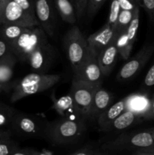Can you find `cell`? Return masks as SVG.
I'll list each match as a JSON object with an SVG mask.
<instances>
[{"mask_svg": "<svg viewBox=\"0 0 154 155\" xmlns=\"http://www.w3.org/2000/svg\"><path fill=\"white\" fill-rule=\"evenodd\" d=\"M116 33L115 27L106 23L100 30L90 35L87 40L91 52L98 55L114 39Z\"/></svg>", "mask_w": 154, "mask_h": 155, "instance_id": "13", "label": "cell"}, {"mask_svg": "<svg viewBox=\"0 0 154 155\" xmlns=\"http://www.w3.org/2000/svg\"><path fill=\"white\" fill-rule=\"evenodd\" d=\"M70 154L72 155H104L101 147L98 148V146L92 144L84 145L73 152H71Z\"/></svg>", "mask_w": 154, "mask_h": 155, "instance_id": "26", "label": "cell"}, {"mask_svg": "<svg viewBox=\"0 0 154 155\" xmlns=\"http://www.w3.org/2000/svg\"><path fill=\"white\" fill-rule=\"evenodd\" d=\"M134 12H135V10L130 11L121 9L117 22H116V26H115L116 32H120L122 30H125L128 27L133 17H134Z\"/></svg>", "mask_w": 154, "mask_h": 155, "instance_id": "24", "label": "cell"}, {"mask_svg": "<svg viewBox=\"0 0 154 155\" xmlns=\"http://www.w3.org/2000/svg\"><path fill=\"white\" fill-rule=\"evenodd\" d=\"M51 98L53 102L52 108L60 115V117L86 122V120L78 110L69 94L59 98L55 96H52Z\"/></svg>", "mask_w": 154, "mask_h": 155, "instance_id": "14", "label": "cell"}, {"mask_svg": "<svg viewBox=\"0 0 154 155\" xmlns=\"http://www.w3.org/2000/svg\"><path fill=\"white\" fill-rule=\"evenodd\" d=\"M7 1H9V0H6V2H7Z\"/></svg>", "mask_w": 154, "mask_h": 155, "instance_id": "42", "label": "cell"}, {"mask_svg": "<svg viewBox=\"0 0 154 155\" xmlns=\"http://www.w3.org/2000/svg\"><path fill=\"white\" fill-rule=\"evenodd\" d=\"M133 155H154V145L146 148H141L131 153Z\"/></svg>", "mask_w": 154, "mask_h": 155, "instance_id": "35", "label": "cell"}, {"mask_svg": "<svg viewBox=\"0 0 154 155\" xmlns=\"http://www.w3.org/2000/svg\"><path fill=\"white\" fill-rule=\"evenodd\" d=\"M48 124L49 122L40 117L16 111L10 127L22 138L37 139L45 138Z\"/></svg>", "mask_w": 154, "mask_h": 155, "instance_id": "5", "label": "cell"}, {"mask_svg": "<svg viewBox=\"0 0 154 155\" xmlns=\"http://www.w3.org/2000/svg\"><path fill=\"white\" fill-rule=\"evenodd\" d=\"M144 85L147 87L154 86V63L148 71L144 79Z\"/></svg>", "mask_w": 154, "mask_h": 155, "instance_id": "33", "label": "cell"}, {"mask_svg": "<svg viewBox=\"0 0 154 155\" xmlns=\"http://www.w3.org/2000/svg\"><path fill=\"white\" fill-rule=\"evenodd\" d=\"M15 113L16 110L14 109L0 103V130H2V127L11 126Z\"/></svg>", "mask_w": 154, "mask_h": 155, "instance_id": "25", "label": "cell"}, {"mask_svg": "<svg viewBox=\"0 0 154 155\" xmlns=\"http://www.w3.org/2000/svg\"><path fill=\"white\" fill-rule=\"evenodd\" d=\"M140 2L149 15L151 21H154V0H140Z\"/></svg>", "mask_w": 154, "mask_h": 155, "instance_id": "31", "label": "cell"}, {"mask_svg": "<svg viewBox=\"0 0 154 155\" xmlns=\"http://www.w3.org/2000/svg\"><path fill=\"white\" fill-rule=\"evenodd\" d=\"M11 52L10 44L0 36V59Z\"/></svg>", "mask_w": 154, "mask_h": 155, "instance_id": "32", "label": "cell"}, {"mask_svg": "<svg viewBox=\"0 0 154 155\" xmlns=\"http://www.w3.org/2000/svg\"><path fill=\"white\" fill-rule=\"evenodd\" d=\"M28 15H30L34 19L37 20L35 11L34 0H14ZM38 21V20H37Z\"/></svg>", "mask_w": 154, "mask_h": 155, "instance_id": "28", "label": "cell"}, {"mask_svg": "<svg viewBox=\"0 0 154 155\" xmlns=\"http://www.w3.org/2000/svg\"><path fill=\"white\" fill-rule=\"evenodd\" d=\"M154 52V42L146 43L140 51L122 66L117 74V79L121 81L134 77L143 68Z\"/></svg>", "mask_w": 154, "mask_h": 155, "instance_id": "9", "label": "cell"}, {"mask_svg": "<svg viewBox=\"0 0 154 155\" xmlns=\"http://www.w3.org/2000/svg\"><path fill=\"white\" fill-rule=\"evenodd\" d=\"M57 12L60 18L68 24L76 22L77 17L73 3L70 0H54Z\"/></svg>", "mask_w": 154, "mask_h": 155, "instance_id": "20", "label": "cell"}, {"mask_svg": "<svg viewBox=\"0 0 154 155\" xmlns=\"http://www.w3.org/2000/svg\"><path fill=\"white\" fill-rule=\"evenodd\" d=\"M115 38V37H114ZM118 49L115 39L98 54V59L104 76L110 74L116 61Z\"/></svg>", "mask_w": 154, "mask_h": 155, "instance_id": "17", "label": "cell"}, {"mask_svg": "<svg viewBox=\"0 0 154 155\" xmlns=\"http://www.w3.org/2000/svg\"><path fill=\"white\" fill-rule=\"evenodd\" d=\"M70 1H71V2H72V1H73V0H70Z\"/></svg>", "mask_w": 154, "mask_h": 155, "instance_id": "41", "label": "cell"}, {"mask_svg": "<svg viewBox=\"0 0 154 155\" xmlns=\"http://www.w3.org/2000/svg\"><path fill=\"white\" fill-rule=\"evenodd\" d=\"M2 92V90H1V89H0V92Z\"/></svg>", "mask_w": 154, "mask_h": 155, "instance_id": "40", "label": "cell"}, {"mask_svg": "<svg viewBox=\"0 0 154 155\" xmlns=\"http://www.w3.org/2000/svg\"><path fill=\"white\" fill-rule=\"evenodd\" d=\"M142 117L145 119H154V95L152 98L149 100V104L147 110L144 112Z\"/></svg>", "mask_w": 154, "mask_h": 155, "instance_id": "34", "label": "cell"}, {"mask_svg": "<svg viewBox=\"0 0 154 155\" xmlns=\"http://www.w3.org/2000/svg\"><path fill=\"white\" fill-rule=\"evenodd\" d=\"M101 85H95L72 80L69 95L75 106L86 121L88 120L89 111L97 89Z\"/></svg>", "mask_w": 154, "mask_h": 155, "instance_id": "7", "label": "cell"}, {"mask_svg": "<svg viewBox=\"0 0 154 155\" xmlns=\"http://www.w3.org/2000/svg\"><path fill=\"white\" fill-rule=\"evenodd\" d=\"M154 140L151 132L124 133L114 140L101 146L104 155L130 154L141 148L153 146Z\"/></svg>", "mask_w": 154, "mask_h": 155, "instance_id": "3", "label": "cell"}, {"mask_svg": "<svg viewBox=\"0 0 154 155\" xmlns=\"http://www.w3.org/2000/svg\"><path fill=\"white\" fill-rule=\"evenodd\" d=\"M55 58V49L48 41L38 47L30 54L27 63L36 73L44 74L52 66Z\"/></svg>", "mask_w": 154, "mask_h": 155, "instance_id": "12", "label": "cell"}, {"mask_svg": "<svg viewBox=\"0 0 154 155\" xmlns=\"http://www.w3.org/2000/svg\"><path fill=\"white\" fill-rule=\"evenodd\" d=\"M151 133H152V138H153V140H154V129L152 130V131H150Z\"/></svg>", "mask_w": 154, "mask_h": 155, "instance_id": "38", "label": "cell"}, {"mask_svg": "<svg viewBox=\"0 0 154 155\" xmlns=\"http://www.w3.org/2000/svg\"><path fill=\"white\" fill-rule=\"evenodd\" d=\"M18 58L13 53H9L0 59V89L8 91L12 87L11 79L13 70Z\"/></svg>", "mask_w": 154, "mask_h": 155, "instance_id": "16", "label": "cell"}, {"mask_svg": "<svg viewBox=\"0 0 154 155\" xmlns=\"http://www.w3.org/2000/svg\"><path fill=\"white\" fill-rule=\"evenodd\" d=\"M2 22L26 27H40L39 21L28 15L14 0H9L5 2L2 12Z\"/></svg>", "mask_w": 154, "mask_h": 155, "instance_id": "10", "label": "cell"}, {"mask_svg": "<svg viewBox=\"0 0 154 155\" xmlns=\"http://www.w3.org/2000/svg\"><path fill=\"white\" fill-rule=\"evenodd\" d=\"M86 131L85 122L60 117L49 123L45 138L53 145L66 146L78 142Z\"/></svg>", "mask_w": 154, "mask_h": 155, "instance_id": "1", "label": "cell"}, {"mask_svg": "<svg viewBox=\"0 0 154 155\" xmlns=\"http://www.w3.org/2000/svg\"><path fill=\"white\" fill-rule=\"evenodd\" d=\"M113 96L110 92L101 88L97 89L94 95L88 115V120H97L98 117L108 108L113 102Z\"/></svg>", "mask_w": 154, "mask_h": 155, "instance_id": "15", "label": "cell"}, {"mask_svg": "<svg viewBox=\"0 0 154 155\" xmlns=\"http://www.w3.org/2000/svg\"><path fill=\"white\" fill-rule=\"evenodd\" d=\"M89 0H73L74 8L76 14L77 20H80L83 16L85 13L87 12L88 5Z\"/></svg>", "mask_w": 154, "mask_h": 155, "instance_id": "29", "label": "cell"}, {"mask_svg": "<svg viewBox=\"0 0 154 155\" xmlns=\"http://www.w3.org/2000/svg\"><path fill=\"white\" fill-rule=\"evenodd\" d=\"M27 28V27L17 24H2L0 26V36L5 39L11 45Z\"/></svg>", "mask_w": 154, "mask_h": 155, "instance_id": "22", "label": "cell"}, {"mask_svg": "<svg viewBox=\"0 0 154 155\" xmlns=\"http://www.w3.org/2000/svg\"><path fill=\"white\" fill-rule=\"evenodd\" d=\"M125 99L126 109L135 112L140 117L143 116L149 107V100L143 95H131L125 98Z\"/></svg>", "mask_w": 154, "mask_h": 155, "instance_id": "21", "label": "cell"}, {"mask_svg": "<svg viewBox=\"0 0 154 155\" xmlns=\"http://www.w3.org/2000/svg\"><path fill=\"white\" fill-rule=\"evenodd\" d=\"M48 41L47 34L42 27H30L11 45V48L18 60L27 62L30 54Z\"/></svg>", "mask_w": 154, "mask_h": 155, "instance_id": "6", "label": "cell"}, {"mask_svg": "<svg viewBox=\"0 0 154 155\" xmlns=\"http://www.w3.org/2000/svg\"><path fill=\"white\" fill-rule=\"evenodd\" d=\"M2 24V16H1V14H0V26Z\"/></svg>", "mask_w": 154, "mask_h": 155, "instance_id": "39", "label": "cell"}, {"mask_svg": "<svg viewBox=\"0 0 154 155\" xmlns=\"http://www.w3.org/2000/svg\"><path fill=\"white\" fill-rule=\"evenodd\" d=\"M125 109H126V106H125V98L117 101L115 104H111L108 108L106 109L97 120L98 127L101 129V130L105 132L110 124Z\"/></svg>", "mask_w": 154, "mask_h": 155, "instance_id": "18", "label": "cell"}, {"mask_svg": "<svg viewBox=\"0 0 154 155\" xmlns=\"http://www.w3.org/2000/svg\"><path fill=\"white\" fill-rule=\"evenodd\" d=\"M6 0H0V14L2 16V12L3 8H4L5 5Z\"/></svg>", "mask_w": 154, "mask_h": 155, "instance_id": "37", "label": "cell"}, {"mask_svg": "<svg viewBox=\"0 0 154 155\" xmlns=\"http://www.w3.org/2000/svg\"><path fill=\"white\" fill-rule=\"evenodd\" d=\"M105 0H89L87 8V15L88 18H92L103 5Z\"/></svg>", "mask_w": 154, "mask_h": 155, "instance_id": "30", "label": "cell"}, {"mask_svg": "<svg viewBox=\"0 0 154 155\" xmlns=\"http://www.w3.org/2000/svg\"><path fill=\"white\" fill-rule=\"evenodd\" d=\"M19 148L18 144L11 139V136L0 139V155H14Z\"/></svg>", "mask_w": 154, "mask_h": 155, "instance_id": "23", "label": "cell"}, {"mask_svg": "<svg viewBox=\"0 0 154 155\" xmlns=\"http://www.w3.org/2000/svg\"><path fill=\"white\" fill-rule=\"evenodd\" d=\"M140 117L135 112L125 109L107 128L105 132L123 130L132 126Z\"/></svg>", "mask_w": 154, "mask_h": 155, "instance_id": "19", "label": "cell"}, {"mask_svg": "<svg viewBox=\"0 0 154 155\" xmlns=\"http://www.w3.org/2000/svg\"><path fill=\"white\" fill-rule=\"evenodd\" d=\"M63 40L66 56L74 72L90 53L88 42L77 26H73L66 32Z\"/></svg>", "mask_w": 154, "mask_h": 155, "instance_id": "4", "label": "cell"}, {"mask_svg": "<svg viewBox=\"0 0 154 155\" xmlns=\"http://www.w3.org/2000/svg\"><path fill=\"white\" fill-rule=\"evenodd\" d=\"M102 71L98 62V55L90 51L81 66L73 72L72 80L95 85H101Z\"/></svg>", "mask_w": 154, "mask_h": 155, "instance_id": "11", "label": "cell"}, {"mask_svg": "<svg viewBox=\"0 0 154 155\" xmlns=\"http://www.w3.org/2000/svg\"><path fill=\"white\" fill-rule=\"evenodd\" d=\"M121 7L118 0H112L111 5H110V14H109L108 18H107V24L115 27L116 22H117L118 18H119V13H120Z\"/></svg>", "mask_w": 154, "mask_h": 155, "instance_id": "27", "label": "cell"}, {"mask_svg": "<svg viewBox=\"0 0 154 155\" xmlns=\"http://www.w3.org/2000/svg\"><path fill=\"white\" fill-rule=\"evenodd\" d=\"M60 79V74H45L36 72L27 74L12 84L13 92L11 95V101L16 102L27 96L48 90L58 83Z\"/></svg>", "mask_w": 154, "mask_h": 155, "instance_id": "2", "label": "cell"}, {"mask_svg": "<svg viewBox=\"0 0 154 155\" xmlns=\"http://www.w3.org/2000/svg\"><path fill=\"white\" fill-rule=\"evenodd\" d=\"M35 11L40 27L47 36L53 37L57 28V9L54 0H34Z\"/></svg>", "mask_w": 154, "mask_h": 155, "instance_id": "8", "label": "cell"}, {"mask_svg": "<svg viewBox=\"0 0 154 155\" xmlns=\"http://www.w3.org/2000/svg\"><path fill=\"white\" fill-rule=\"evenodd\" d=\"M8 136H11V132L8 131V130H0V139Z\"/></svg>", "mask_w": 154, "mask_h": 155, "instance_id": "36", "label": "cell"}]
</instances>
